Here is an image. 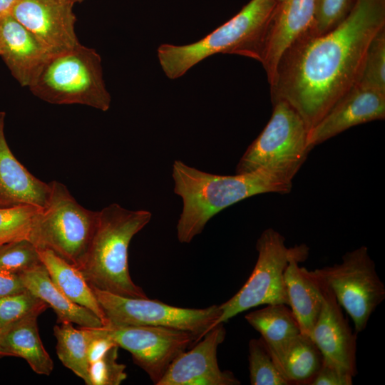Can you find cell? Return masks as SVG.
Segmentation results:
<instances>
[{"label":"cell","instance_id":"16","mask_svg":"<svg viewBox=\"0 0 385 385\" xmlns=\"http://www.w3.org/2000/svg\"><path fill=\"white\" fill-rule=\"evenodd\" d=\"M315 0H284L278 3L267 29L260 63L271 84L284 52L313 23Z\"/></svg>","mask_w":385,"mask_h":385},{"label":"cell","instance_id":"38","mask_svg":"<svg viewBox=\"0 0 385 385\" xmlns=\"http://www.w3.org/2000/svg\"><path fill=\"white\" fill-rule=\"evenodd\" d=\"M6 356H10L9 354L0 345V358Z\"/></svg>","mask_w":385,"mask_h":385},{"label":"cell","instance_id":"3","mask_svg":"<svg viewBox=\"0 0 385 385\" xmlns=\"http://www.w3.org/2000/svg\"><path fill=\"white\" fill-rule=\"evenodd\" d=\"M151 218L148 210H128L117 203L98 211L90 247L78 267L92 288L123 297L148 298L130 275L128 247Z\"/></svg>","mask_w":385,"mask_h":385},{"label":"cell","instance_id":"23","mask_svg":"<svg viewBox=\"0 0 385 385\" xmlns=\"http://www.w3.org/2000/svg\"><path fill=\"white\" fill-rule=\"evenodd\" d=\"M38 252L53 284L71 301L93 312L105 324V314L81 271L51 250H38Z\"/></svg>","mask_w":385,"mask_h":385},{"label":"cell","instance_id":"11","mask_svg":"<svg viewBox=\"0 0 385 385\" xmlns=\"http://www.w3.org/2000/svg\"><path fill=\"white\" fill-rule=\"evenodd\" d=\"M103 327L119 347L131 354L134 363L155 385L172 362L200 340L191 332L163 327L110 323Z\"/></svg>","mask_w":385,"mask_h":385},{"label":"cell","instance_id":"40","mask_svg":"<svg viewBox=\"0 0 385 385\" xmlns=\"http://www.w3.org/2000/svg\"><path fill=\"white\" fill-rule=\"evenodd\" d=\"M1 16H0V18H1Z\"/></svg>","mask_w":385,"mask_h":385},{"label":"cell","instance_id":"25","mask_svg":"<svg viewBox=\"0 0 385 385\" xmlns=\"http://www.w3.org/2000/svg\"><path fill=\"white\" fill-rule=\"evenodd\" d=\"M56 353L64 366L91 385L88 346L91 337V327L76 329L71 322L58 323L53 327Z\"/></svg>","mask_w":385,"mask_h":385},{"label":"cell","instance_id":"9","mask_svg":"<svg viewBox=\"0 0 385 385\" xmlns=\"http://www.w3.org/2000/svg\"><path fill=\"white\" fill-rule=\"evenodd\" d=\"M310 272L350 316L356 334L366 329L371 314L385 299L384 284L366 246L346 252L339 263Z\"/></svg>","mask_w":385,"mask_h":385},{"label":"cell","instance_id":"24","mask_svg":"<svg viewBox=\"0 0 385 385\" xmlns=\"http://www.w3.org/2000/svg\"><path fill=\"white\" fill-rule=\"evenodd\" d=\"M323 363V356L310 337L300 333L275 362L289 385H310Z\"/></svg>","mask_w":385,"mask_h":385},{"label":"cell","instance_id":"31","mask_svg":"<svg viewBox=\"0 0 385 385\" xmlns=\"http://www.w3.org/2000/svg\"><path fill=\"white\" fill-rule=\"evenodd\" d=\"M356 0H315L313 23L309 29L322 35L337 26L351 11Z\"/></svg>","mask_w":385,"mask_h":385},{"label":"cell","instance_id":"15","mask_svg":"<svg viewBox=\"0 0 385 385\" xmlns=\"http://www.w3.org/2000/svg\"><path fill=\"white\" fill-rule=\"evenodd\" d=\"M385 118V93L356 85L309 130L312 148L351 127Z\"/></svg>","mask_w":385,"mask_h":385},{"label":"cell","instance_id":"1","mask_svg":"<svg viewBox=\"0 0 385 385\" xmlns=\"http://www.w3.org/2000/svg\"><path fill=\"white\" fill-rule=\"evenodd\" d=\"M385 26V0H356L330 31H307L284 52L270 84L272 103H289L312 128L360 78L370 42Z\"/></svg>","mask_w":385,"mask_h":385},{"label":"cell","instance_id":"20","mask_svg":"<svg viewBox=\"0 0 385 385\" xmlns=\"http://www.w3.org/2000/svg\"><path fill=\"white\" fill-rule=\"evenodd\" d=\"M303 261L300 258L291 260L284 272V282L289 306L301 332L309 337L322 309L323 294L310 271L299 265Z\"/></svg>","mask_w":385,"mask_h":385},{"label":"cell","instance_id":"4","mask_svg":"<svg viewBox=\"0 0 385 385\" xmlns=\"http://www.w3.org/2000/svg\"><path fill=\"white\" fill-rule=\"evenodd\" d=\"M277 5L276 0H250L232 19L197 42L160 45L157 54L163 71L168 78L177 79L217 53L236 54L260 62L267 29Z\"/></svg>","mask_w":385,"mask_h":385},{"label":"cell","instance_id":"33","mask_svg":"<svg viewBox=\"0 0 385 385\" xmlns=\"http://www.w3.org/2000/svg\"><path fill=\"white\" fill-rule=\"evenodd\" d=\"M91 337L88 346V360L91 364L101 358L116 343L106 332L105 327H91Z\"/></svg>","mask_w":385,"mask_h":385},{"label":"cell","instance_id":"37","mask_svg":"<svg viewBox=\"0 0 385 385\" xmlns=\"http://www.w3.org/2000/svg\"><path fill=\"white\" fill-rule=\"evenodd\" d=\"M60 1L74 5L76 4L83 2L84 0H60Z\"/></svg>","mask_w":385,"mask_h":385},{"label":"cell","instance_id":"5","mask_svg":"<svg viewBox=\"0 0 385 385\" xmlns=\"http://www.w3.org/2000/svg\"><path fill=\"white\" fill-rule=\"evenodd\" d=\"M36 97L51 104H78L107 111L111 103L96 49L79 43L50 55L29 86Z\"/></svg>","mask_w":385,"mask_h":385},{"label":"cell","instance_id":"34","mask_svg":"<svg viewBox=\"0 0 385 385\" xmlns=\"http://www.w3.org/2000/svg\"><path fill=\"white\" fill-rule=\"evenodd\" d=\"M354 377L348 372L323 362L310 385H351Z\"/></svg>","mask_w":385,"mask_h":385},{"label":"cell","instance_id":"27","mask_svg":"<svg viewBox=\"0 0 385 385\" xmlns=\"http://www.w3.org/2000/svg\"><path fill=\"white\" fill-rule=\"evenodd\" d=\"M250 382L252 385H289L284 378L261 338L248 346Z\"/></svg>","mask_w":385,"mask_h":385},{"label":"cell","instance_id":"26","mask_svg":"<svg viewBox=\"0 0 385 385\" xmlns=\"http://www.w3.org/2000/svg\"><path fill=\"white\" fill-rule=\"evenodd\" d=\"M41 209L31 205L0 207V246L13 241L29 240Z\"/></svg>","mask_w":385,"mask_h":385},{"label":"cell","instance_id":"39","mask_svg":"<svg viewBox=\"0 0 385 385\" xmlns=\"http://www.w3.org/2000/svg\"><path fill=\"white\" fill-rule=\"evenodd\" d=\"M278 3H280V2H282L284 1V0H276Z\"/></svg>","mask_w":385,"mask_h":385},{"label":"cell","instance_id":"30","mask_svg":"<svg viewBox=\"0 0 385 385\" xmlns=\"http://www.w3.org/2000/svg\"><path fill=\"white\" fill-rule=\"evenodd\" d=\"M48 304L29 290L0 299V329L30 314L40 315Z\"/></svg>","mask_w":385,"mask_h":385},{"label":"cell","instance_id":"14","mask_svg":"<svg viewBox=\"0 0 385 385\" xmlns=\"http://www.w3.org/2000/svg\"><path fill=\"white\" fill-rule=\"evenodd\" d=\"M315 279L321 287L323 302L309 337L320 351L324 363L355 376L356 333L352 331L332 292Z\"/></svg>","mask_w":385,"mask_h":385},{"label":"cell","instance_id":"10","mask_svg":"<svg viewBox=\"0 0 385 385\" xmlns=\"http://www.w3.org/2000/svg\"><path fill=\"white\" fill-rule=\"evenodd\" d=\"M92 289L105 314L106 323L113 324L173 328L191 332L201 339L216 327L220 315L219 305L183 308L148 297H127Z\"/></svg>","mask_w":385,"mask_h":385},{"label":"cell","instance_id":"21","mask_svg":"<svg viewBox=\"0 0 385 385\" xmlns=\"http://www.w3.org/2000/svg\"><path fill=\"white\" fill-rule=\"evenodd\" d=\"M38 316L30 314L1 328L0 345L10 356L25 359L35 373L49 376L53 362L39 336Z\"/></svg>","mask_w":385,"mask_h":385},{"label":"cell","instance_id":"19","mask_svg":"<svg viewBox=\"0 0 385 385\" xmlns=\"http://www.w3.org/2000/svg\"><path fill=\"white\" fill-rule=\"evenodd\" d=\"M19 274L26 289L53 309L58 323L71 322L81 327L104 325L93 312L71 301L53 284L43 263Z\"/></svg>","mask_w":385,"mask_h":385},{"label":"cell","instance_id":"29","mask_svg":"<svg viewBox=\"0 0 385 385\" xmlns=\"http://www.w3.org/2000/svg\"><path fill=\"white\" fill-rule=\"evenodd\" d=\"M42 264L38 248L28 239L0 246V269L20 274Z\"/></svg>","mask_w":385,"mask_h":385},{"label":"cell","instance_id":"12","mask_svg":"<svg viewBox=\"0 0 385 385\" xmlns=\"http://www.w3.org/2000/svg\"><path fill=\"white\" fill-rule=\"evenodd\" d=\"M73 7L60 0H19L10 14L52 55L80 43Z\"/></svg>","mask_w":385,"mask_h":385},{"label":"cell","instance_id":"2","mask_svg":"<svg viewBox=\"0 0 385 385\" xmlns=\"http://www.w3.org/2000/svg\"><path fill=\"white\" fill-rule=\"evenodd\" d=\"M174 192L183 200L177 237L190 243L207 222L224 209L259 194L290 192L292 184L284 183L264 171L220 175L202 171L183 161L173 164Z\"/></svg>","mask_w":385,"mask_h":385},{"label":"cell","instance_id":"22","mask_svg":"<svg viewBox=\"0 0 385 385\" xmlns=\"http://www.w3.org/2000/svg\"><path fill=\"white\" fill-rule=\"evenodd\" d=\"M246 321L260 335L274 364L301 332L291 309L285 304H267L249 312Z\"/></svg>","mask_w":385,"mask_h":385},{"label":"cell","instance_id":"18","mask_svg":"<svg viewBox=\"0 0 385 385\" xmlns=\"http://www.w3.org/2000/svg\"><path fill=\"white\" fill-rule=\"evenodd\" d=\"M6 113L0 112V207L31 205L45 207L51 194L50 183L33 175L10 150L4 133Z\"/></svg>","mask_w":385,"mask_h":385},{"label":"cell","instance_id":"28","mask_svg":"<svg viewBox=\"0 0 385 385\" xmlns=\"http://www.w3.org/2000/svg\"><path fill=\"white\" fill-rule=\"evenodd\" d=\"M356 85L385 93V26L369 43Z\"/></svg>","mask_w":385,"mask_h":385},{"label":"cell","instance_id":"8","mask_svg":"<svg viewBox=\"0 0 385 385\" xmlns=\"http://www.w3.org/2000/svg\"><path fill=\"white\" fill-rule=\"evenodd\" d=\"M284 237L273 228L265 229L256 242L257 259L249 278L230 299L219 305L216 326L236 315L262 304H285L289 299L284 272L293 258L304 261L309 249L305 245L287 247Z\"/></svg>","mask_w":385,"mask_h":385},{"label":"cell","instance_id":"17","mask_svg":"<svg viewBox=\"0 0 385 385\" xmlns=\"http://www.w3.org/2000/svg\"><path fill=\"white\" fill-rule=\"evenodd\" d=\"M50 54L11 14L0 18V56L23 87L31 85Z\"/></svg>","mask_w":385,"mask_h":385},{"label":"cell","instance_id":"6","mask_svg":"<svg viewBox=\"0 0 385 385\" xmlns=\"http://www.w3.org/2000/svg\"><path fill=\"white\" fill-rule=\"evenodd\" d=\"M272 103L270 120L240 158L235 173L264 171L292 184L312 149L308 142L309 130L286 101Z\"/></svg>","mask_w":385,"mask_h":385},{"label":"cell","instance_id":"32","mask_svg":"<svg viewBox=\"0 0 385 385\" xmlns=\"http://www.w3.org/2000/svg\"><path fill=\"white\" fill-rule=\"evenodd\" d=\"M118 345L112 347L98 360L90 364L91 385H119L127 378L126 366L118 363Z\"/></svg>","mask_w":385,"mask_h":385},{"label":"cell","instance_id":"7","mask_svg":"<svg viewBox=\"0 0 385 385\" xmlns=\"http://www.w3.org/2000/svg\"><path fill=\"white\" fill-rule=\"evenodd\" d=\"M50 183L47 205L38 215L29 240L38 250H48L77 268L90 247L98 211L81 206L62 183Z\"/></svg>","mask_w":385,"mask_h":385},{"label":"cell","instance_id":"35","mask_svg":"<svg viewBox=\"0 0 385 385\" xmlns=\"http://www.w3.org/2000/svg\"><path fill=\"white\" fill-rule=\"evenodd\" d=\"M25 290L19 274L0 269V299Z\"/></svg>","mask_w":385,"mask_h":385},{"label":"cell","instance_id":"36","mask_svg":"<svg viewBox=\"0 0 385 385\" xmlns=\"http://www.w3.org/2000/svg\"><path fill=\"white\" fill-rule=\"evenodd\" d=\"M19 0H0V16L10 14L11 9Z\"/></svg>","mask_w":385,"mask_h":385},{"label":"cell","instance_id":"13","mask_svg":"<svg viewBox=\"0 0 385 385\" xmlns=\"http://www.w3.org/2000/svg\"><path fill=\"white\" fill-rule=\"evenodd\" d=\"M225 336L223 323L215 327L172 362L157 385L240 384L231 371H222L218 365L217 348Z\"/></svg>","mask_w":385,"mask_h":385}]
</instances>
